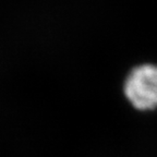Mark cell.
I'll return each mask as SVG.
<instances>
[{
	"label": "cell",
	"instance_id": "6da1fadb",
	"mask_svg": "<svg viewBox=\"0 0 157 157\" xmlns=\"http://www.w3.org/2000/svg\"><path fill=\"white\" fill-rule=\"evenodd\" d=\"M123 92L139 110L157 108V66L142 64L132 69L125 78Z\"/></svg>",
	"mask_w": 157,
	"mask_h": 157
}]
</instances>
